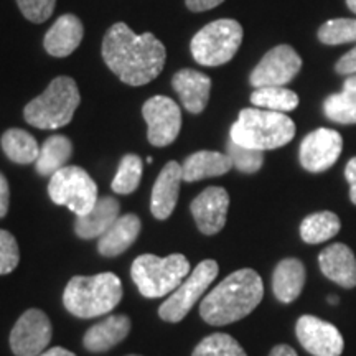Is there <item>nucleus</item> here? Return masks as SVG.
I'll return each instance as SVG.
<instances>
[{
    "label": "nucleus",
    "instance_id": "f257e3e1",
    "mask_svg": "<svg viewBox=\"0 0 356 356\" xmlns=\"http://www.w3.org/2000/svg\"><path fill=\"white\" fill-rule=\"evenodd\" d=\"M102 58L108 68L129 86H144L162 73L167 50L154 33L136 35L122 22L106 32Z\"/></svg>",
    "mask_w": 356,
    "mask_h": 356
},
{
    "label": "nucleus",
    "instance_id": "f03ea898",
    "mask_svg": "<svg viewBox=\"0 0 356 356\" xmlns=\"http://www.w3.org/2000/svg\"><path fill=\"white\" fill-rule=\"evenodd\" d=\"M264 297L261 275L252 269H239L213 289L200 304V315L207 323L222 327L251 314Z\"/></svg>",
    "mask_w": 356,
    "mask_h": 356
},
{
    "label": "nucleus",
    "instance_id": "7ed1b4c3",
    "mask_svg": "<svg viewBox=\"0 0 356 356\" xmlns=\"http://www.w3.org/2000/svg\"><path fill=\"white\" fill-rule=\"evenodd\" d=\"M122 282L113 273L96 275H74L66 284L63 305L78 318L108 315L122 299Z\"/></svg>",
    "mask_w": 356,
    "mask_h": 356
},
{
    "label": "nucleus",
    "instance_id": "20e7f679",
    "mask_svg": "<svg viewBox=\"0 0 356 356\" xmlns=\"http://www.w3.org/2000/svg\"><path fill=\"white\" fill-rule=\"evenodd\" d=\"M296 136V124L284 113L248 108L231 126L229 137L236 144L256 150H274L289 144Z\"/></svg>",
    "mask_w": 356,
    "mask_h": 356
},
{
    "label": "nucleus",
    "instance_id": "39448f33",
    "mask_svg": "<svg viewBox=\"0 0 356 356\" xmlns=\"http://www.w3.org/2000/svg\"><path fill=\"white\" fill-rule=\"evenodd\" d=\"M79 102L81 96L74 79L58 76L48 84L42 95L25 106L24 118L30 126L43 131H55L71 122Z\"/></svg>",
    "mask_w": 356,
    "mask_h": 356
},
{
    "label": "nucleus",
    "instance_id": "423d86ee",
    "mask_svg": "<svg viewBox=\"0 0 356 356\" xmlns=\"http://www.w3.org/2000/svg\"><path fill=\"white\" fill-rule=\"evenodd\" d=\"M190 274V262L184 254L157 257L142 254L132 262L134 284L147 299H159L172 293Z\"/></svg>",
    "mask_w": 356,
    "mask_h": 356
},
{
    "label": "nucleus",
    "instance_id": "0eeeda50",
    "mask_svg": "<svg viewBox=\"0 0 356 356\" xmlns=\"http://www.w3.org/2000/svg\"><path fill=\"white\" fill-rule=\"evenodd\" d=\"M243 42V26L231 19L204 25L191 38V55L203 66H221L231 61Z\"/></svg>",
    "mask_w": 356,
    "mask_h": 356
},
{
    "label": "nucleus",
    "instance_id": "6e6552de",
    "mask_svg": "<svg viewBox=\"0 0 356 356\" xmlns=\"http://www.w3.org/2000/svg\"><path fill=\"white\" fill-rule=\"evenodd\" d=\"M48 195L53 203L66 207L76 216L91 211L99 198L96 181L86 170L74 165L53 173L48 184Z\"/></svg>",
    "mask_w": 356,
    "mask_h": 356
},
{
    "label": "nucleus",
    "instance_id": "1a4fd4ad",
    "mask_svg": "<svg viewBox=\"0 0 356 356\" xmlns=\"http://www.w3.org/2000/svg\"><path fill=\"white\" fill-rule=\"evenodd\" d=\"M218 270H220V267H218L216 261L207 259L200 262L193 269V273H190L188 277L160 305V318L170 323L181 322L188 315V312L193 309V305L202 299V296L207 292L213 280L216 279Z\"/></svg>",
    "mask_w": 356,
    "mask_h": 356
},
{
    "label": "nucleus",
    "instance_id": "9d476101",
    "mask_svg": "<svg viewBox=\"0 0 356 356\" xmlns=\"http://www.w3.org/2000/svg\"><path fill=\"white\" fill-rule=\"evenodd\" d=\"M51 322L47 314L30 309L22 314L10 332V348L15 356H38L51 341Z\"/></svg>",
    "mask_w": 356,
    "mask_h": 356
},
{
    "label": "nucleus",
    "instance_id": "9b49d317",
    "mask_svg": "<svg viewBox=\"0 0 356 356\" xmlns=\"http://www.w3.org/2000/svg\"><path fill=\"white\" fill-rule=\"evenodd\" d=\"M142 115L147 122V139L155 147H167L181 129L180 106L168 96H154L145 101Z\"/></svg>",
    "mask_w": 356,
    "mask_h": 356
},
{
    "label": "nucleus",
    "instance_id": "f8f14e48",
    "mask_svg": "<svg viewBox=\"0 0 356 356\" xmlns=\"http://www.w3.org/2000/svg\"><path fill=\"white\" fill-rule=\"evenodd\" d=\"M302 58L289 44H279L267 51L259 65L252 70L249 83L257 88L286 86L299 74Z\"/></svg>",
    "mask_w": 356,
    "mask_h": 356
},
{
    "label": "nucleus",
    "instance_id": "ddd939ff",
    "mask_svg": "<svg viewBox=\"0 0 356 356\" xmlns=\"http://www.w3.org/2000/svg\"><path fill=\"white\" fill-rule=\"evenodd\" d=\"M296 333L300 345L314 356H340L345 350L343 337L335 325L314 315H302L297 320Z\"/></svg>",
    "mask_w": 356,
    "mask_h": 356
},
{
    "label": "nucleus",
    "instance_id": "4468645a",
    "mask_svg": "<svg viewBox=\"0 0 356 356\" xmlns=\"http://www.w3.org/2000/svg\"><path fill=\"white\" fill-rule=\"evenodd\" d=\"M343 150V139L333 129H317L300 144V163L307 172L328 170Z\"/></svg>",
    "mask_w": 356,
    "mask_h": 356
},
{
    "label": "nucleus",
    "instance_id": "2eb2a0df",
    "mask_svg": "<svg viewBox=\"0 0 356 356\" xmlns=\"http://www.w3.org/2000/svg\"><path fill=\"white\" fill-rule=\"evenodd\" d=\"M229 208V195L221 186H210L203 190L190 204L200 233L213 236L225 228Z\"/></svg>",
    "mask_w": 356,
    "mask_h": 356
},
{
    "label": "nucleus",
    "instance_id": "dca6fc26",
    "mask_svg": "<svg viewBox=\"0 0 356 356\" xmlns=\"http://www.w3.org/2000/svg\"><path fill=\"white\" fill-rule=\"evenodd\" d=\"M181 181H184V170L180 163L173 160L159 173L152 188V198H150V211L157 220L163 221L172 216L178 202Z\"/></svg>",
    "mask_w": 356,
    "mask_h": 356
},
{
    "label": "nucleus",
    "instance_id": "f3484780",
    "mask_svg": "<svg viewBox=\"0 0 356 356\" xmlns=\"http://www.w3.org/2000/svg\"><path fill=\"white\" fill-rule=\"evenodd\" d=\"M172 86L184 108L191 114L203 113L210 101L211 79L200 71L185 68L173 74Z\"/></svg>",
    "mask_w": 356,
    "mask_h": 356
},
{
    "label": "nucleus",
    "instance_id": "a211bd4d",
    "mask_svg": "<svg viewBox=\"0 0 356 356\" xmlns=\"http://www.w3.org/2000/svg\"><path fill=\"white\" fill-rule=\"evenodd\" d=\"M318 266L325 277L343 289L356 287V257L346 244L335 243L318 256Z\"/></svg>",
    "mask_w": 356,
    "mask_h": 356
},
{
    "label": "nucleus",
    "instance_id": "6ab92c4d",
    "mask_svg": "<svg viewBox=\"0 0 356 356\" xmlns=\"http://www.w3.org/2000/svg\"><path fill=\"white\" fill-rule=\"evenodd\" d=\"M83 35V22L73 13H65L44 35L43 47L48 51V55L55 58L70 56L81 44Z\"/></svg>",
    "mask_w": 356,
    "mask_h": 356
},
{
    "label": "nucleus",
    "instance_id": "aec40b11",
    "mask_svg": "<svg viewBox=\"0 0 356 356\" xmlns=\"http://www.w3.org/2000/svg\"><path fill=\"white\" fill-rule=\"evenodd\" d=\"M129 333L131 318L127 315H109L84 333L83 345L91 353H104L126 340Z\"/></svg>",
    "mask_w": 356,
    "mask_h": 356
},
{
    "label": "nucleus",
    "instance_id": "412c9836",
    "mask_svg": "<svg viewBox=\"0 0 356 356\" xmlns=\"http://www.w3.org/2000/svg\"><path fill=\"white\" fill-rule=\"evenodd\" d=\"M121 204L113 197H101L92 210L83 216H76L74 233L81 239H99L118 221Z\"/></svg>",
    "mask_w": 356,
    "mask_h": 356
},
{
    "label": "nucleus",
    "instance_id": "4be33fe9",
    "mask_svg": "<svg viewBox=\"0 0 356 356\" xmlns=\"http://www.w3.org/2000/svg\"><path fill=\"white\" fill-rule=\"evenodd\" d=\"M142 229L139 216L129 213V215L119 216L118 221L101 236L97 241V251L104 257H115L127 251L136 243Z\"/></svg>",
    "mask_w": 356,
    "mask_h": 356
},
{
    "label": "nucleus",
    "instance_id": "5701e85b",
    "mask_svg": "<svg viewBox=\"0 0 356 356\" xmlns=\"http://www.w3.org/2000/svg\"><path fill=\"white\" fill-rule=\"evenodd\" d=\"M305 286V267L299 259L280 261L273 275V291L275 299L282 304H291L300 296Z\"/></svg>",
    "mask_w": 356,
    "mask_h": 356
},
{
    "label": "nucleus",
    "instance_id": "b1692460",
    "mask_svg": "<svg viewBox=\"0 0 356 356\" xmlns=\"http://www.w3.org/2000/svg\"><path fill=\"white\" fill-rule=\"evenodd\" d=\"M233 168L231 159L228 155L211 150H200V152L190 155L185 160L181 170H184V181H198L203 178L221 177Z\"/></svg>",
    "mask_w": 356,
    "mask_h": 356
},
{
    "label": "nucleus",
    "instance_id": "393cba45",
    "mask_svg": "<svg viewBox=\"0 0 356 356\" xmlns=\"http://www.w3.org/2000/svg\"><path fill=\"white\" fill-rule=\"evenodd\" d=\"M71 154H73V144L66 136H51L40 145V155L35 162L38 175L51 177L53 173L66 167Z\"/></svg>",
    "mask_w": 356,
    "mask_h": 356
},
{
    "label": "nucleus",
    "instance_id": "a878e982",
    "mask_svg": "<svg viewBox=\"0 0 356 356\" xmlns=\"http://www.w3.org/2000/svg\"><path fill=\"white\" fill-rule=\"evenodd\" d=\"M3 154L7 155L8 160L20 165H29V163L37 162L40 155V145L32 134L22 129H8L3 132L0 139Z\"/></svg>",
    "mask_w": 356,
    "mask_h": 356
},
{
    "label": "nucleus",
    "instance_id": "bb28decb",
    "mask_svg": "<svg viewBox=\"0 0 356 356\" xmlns=\"http://www.w3.org/2000/svg\"><path fill=\"white\" fill-rule=\"evenodd\" d=\"M325 115L338 124H356V74L346 78L343 91L325 99Z\"/></svg>",
    "mask_w": 356,
    "mask_h": 356
},
{
    "label": "nucleus",
    "instance_id": "cd10ccee",
    "mask_svg": "<svg viewBox=\"0 0 356 356\" xmlns=\"http://www.w3.org/2000/svg\"><path fill=\"white\" fill-rule=\"evenodd\" d=\"M341 228L340 218L332 211L309 215L300 225V236L307 244H318L333 238Z\"/></svg>",
    "mask_w": 356,
    "mask_h": 356
},
{
    "label": "nucleus",
    "instance_id": "c85d7f7f",
    "mask_svg": "<svg viewBox=\"0 0 356 356\" xmlns=\"http://www.w3.org/2000/svg\"><path fill=\"white\" fill-rule=\"evenodd\" d=\"M251 102L259 109L286 114L299 106V96L286 86H267L257 88L251 95Z\"/></svg>",
    "mask_w": 356,
    "mask_h": 356
},
{
    "label": "nucleus",
    "instance_id": "c756f323",
    "mask_svg": "<svg viewBox=\"0 0 356 356\" xmlns=\"http://www.w3.org/2000/svg\"><path fill=\"white\" fill-rule=\"evenodd\" d=\"M142 160L139 155L127 154L124 155L121 163L118 167V173H115L111 188L118 195H131L137 190L142 178Z\"/></svg>",
    "mask_w": 356,
    "mask_h": 356
},
{
    "label": "nucleus",
    "instance_id": "7c9ffc66",
    "mask_svg": "<svg viewBox=\"0 0 356 356\" xmlns=\"http://www.w3.org/2000/svg\"><path fill=\"white\" fill-rule=\"evenodd\" d=\"M191 356H248L243 346L228 333H213L203 338Z\"/></svg>",
    "mask_w": 356,
    "mask_h": 356
},
{
    "label": "nucleus",
    "instance_id": "2f4dec72",
    "mask_svg": "<svg viewBox=\"0 0 356 356\" xmlns=\"http://www.w3.org/2000/svg\"><path fill=\"white\" fill-rule=\"evenodd\" d=\"M318 40L325 44L356 42V19L328 20L318 29Z\"/></svg>",
    "mask_w": 356,
    "mask_h": 356
},
{
    "label": "nucleus",
    "instance_id": "473e14b6",
    "mask_svg": "<svg viewBox=\"0 0 356 356\" xmlns=\"http://www.w3.org/2000/svg\"><path fill=\"white\" fill-rule=\"evenodd\" d=\"M226 150H228L226 155L231 159L233 167L243 173H256L264 163V152L262 150L249 149V147H243L233 140H229Z\"/></svg>",
    "mask_w": 356,
    "mask_h": 356
},
{
    "label": "nucleus",
    "instance_id": "72a5a7b5",
    "mask_svg": "<svg viewBox=\"0 0 356 356\" xmlns=\"http://www.w3.org/2000/svg\"><path fill=\"white\" fill-rule=\"evenodd\" d=\"M19 261L20 251L17 239L8 231L0 229V275H7L15 270Z\"/></svg>",
    "mask_w": 356,
    "mask_h": 356
},
{
    "label": "nucleus",
    "instance_id": "f704fd0d",
    "mask_svg": "<svg viewBox=\"0 0 356 356\" xmlns=\"http://www.w3.org/2000/svg\"><path fill=\"white\" fill-rule=\"evenodd\" d=\"M22 15L33 24H43L51 17L56 0H17Z\"/></svg>",
    "mask_w": 356,
    "mask_h": 356
},
{
    "label": "nucleus",
    "instance_id": "c9c22d12",
    "mask_svg": "<svg viewBox=\"0 0 356 356\" xmlns=\"http://www.w3.org/2000/svg\"><path fill=\"white\" fill-rule=\"evenodd\" d=\"M338 74H343V76H351L356 74V44L353 50H350L346 55H343L340 60L337 61L335 66Z\"/></svg>",
    "mask_w": 356,
    "mask_h": 356
},
{
    "label": "nucleus",
    "instance_id": "e433bc0d",
    "mask_svg": "<svg viewBox=\"0 0 356 356\" xmlns=\"http://www.w3.org/2000/svg\"><path fill=\"white\" fill-rule=\"evenodd\" d=\"M8 207H10V186L6 175L0 172V218L7 215Z\"/></svg>",
    "mask_w": 356,
    "mask_h": 356
},
{
    "label": "nucleus",
    "instance_id": "4c0bfd02",
    "mask_svg": "<svg viewBox=\"0 0 356 356\" xmlns=\"http://www.w3.org/2000/svg\"><path fill=\"white\" fill-rule=\"evenodd\" d=\"M345 177L350 185V200L356 204V157H353L346 163Z\"/></svg>",
    "mask_w": 356,
    "mask_h": 356
},
{
    "label": "nucleus",
    "instance_id": "58836bf2",
    "mask_svg": "<svg viewBox=\"0 0 356 356\" xmlns=\"http://www.w3.org/2000/svg\"><path fill=\"white\" fill-rule=\"evenodd\" d=\"M225 2V0H185L186 7L191 12H204V10H211L220 6V3Z\"/></svg>",
    "mask_w": 356,
    "mask_h": 356
},
{
    "label": "nucleus",
    "instance_id": "ea45409f",
    "mask_svg": "<svg viewBox=\"0 0 356 356\" xmlns=\"http://www.w3.org/2000/svg\"><path fill=\"white\" fill-rule=\"evenodd\" d=\"M269 356H299V355H297V351L293 350L292 346L277 345V346H274L273 350H270Z\"/></svg>",
    "mask_w": 356,
    "mask_h": 356
},
{
    "label": "nucleus",
    "instance_id": "a19ab883",
    "mask_svg": "<svg viewBox=\"0 0 356 356\" xmlns=\"http://www.w3.org/2000/svg\"><path fill=\"white\" fill-rule=\"evenodd\" d=\"M38 356H76V355L71 353L70 350L61 348V346H53V348L43 351V353L38 355Z\"/></svg>",
    "mask_w": 356,
    "mask_h": 356
},
{
    "label": "nucleus",
    "instance_id": "79ce46f5",
    "mask_svg": "<svg viewBox=\"0 0 356 356\" xmlns=\"http://www.w3.org/2000/svg\"><path fill=\"white\" fill-rule=\"evenodd\" d=\"M346 6H348L351 12L356 13V0H346Z\"/></svg>",
    "mask_w": 356,
    "mask_h": 356
},
{
    "label": "nucleus",
    "instance_id": "37998d69",
    "mask_svg": "<svg viewBox=\"0 0 356 356\" xmlns=\"http://www.w3.org/2000/svg\"><path fill=\"white\" fill-rule=\"evenodd\" d=\"M129 356H140V355H129Z\"/></svg>",
    "mask_w": 356,
    "mask_h": 356
}]
</instances>
